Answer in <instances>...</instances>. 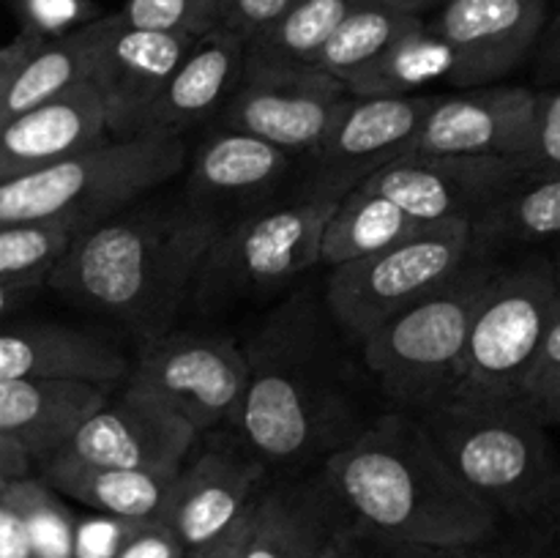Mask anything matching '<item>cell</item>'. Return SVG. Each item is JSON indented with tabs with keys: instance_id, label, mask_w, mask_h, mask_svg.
Masks as SVG:
<instances>
[{
	"instance_id": "obj_1",
	"label": "cell",
	"mask_w": 560,
	"mask_h": 558,
	"mask_svg": "<svg viewBox=\"0 0 560 558\" xmlns=\"http://www.w3.org/2000/svg\"><path fill=\"white\" fill-rule=\"evenodd\" d=\"M241 348L249 377L230 430L271 479L315 474L386 410L375 408L381 388L328 310L323 279L268 306Z\"/></svg>"
},
{
	"instance_id": "obj_2",
	"label": "cell",
	"mask_w": 560,
	"mask_h": 558,
	"mask_svg": "<svg viewBox=\"0 0 560 558\" xmlns=\"http://www.w3.org/2000/svg\"><path fill=\"white\" fill-rule=\"evenodd\" d=\"M219 224L162 186L77 235L47 288L80 310L120 323L137 345L170 332Z\"/></svg>"
},
{
	"instance_id": "obj_3",
	"label": "cell",
	"mask_w": 560,
	"mask_h": 558,
	"mask_svg": "<svg viewBox=\"0 0 560 558\" xmlns=\"http://www.w3.org/2000/svg\"><path fill=\"white\" fill-rule=\"evenodd\" d=\"M320 474L345 518L383 547L446 550L503 528L501 514L454 479L408 410H383Z\"/></svg>"
},
{
	"instance_id": "obj_4",
	"label": "cell",
	"mask_w": 560,
	"mask_h": 558,
	"mask_svg": "<svg viewBox=\"0 0 560 558\" xmlns=\"http://www.w3.org/2000/svg\"><path fill=\"white\" fill-rule=\"evenodd\" d=\"M408 414L470 496L503 520L534 518L558 465L547 427L523 399L454 383Z\"/></svg>"
},
{
	"instance_id": "obj_5",
	"label": "cell",
	"mask_w": 560,
	"mask_h": 558,
	"mask_svg": "<svg viewBox=\"0 0 560 558\" xmlns=\"http://www.w3.org/2000/svg\"><path fill=\"white\" fill-rule=\"evenodd\" d=\"M331 200L279 202L219 230L191 282L184 315L213 323L249 306H271L320 268V235Z\"/></svg>"
},
{
	"instance_id": "obj_6",
	"label": "cell",
	"mask_w": 560,
	"mask_h": 558,
	"mask_svg": "<svg viewBox=\"0 0 560 558\" xmlns=\"http://www.w3.org/2000/svg\"><path fill=\"white\" fill-rule=\"evenodd\" d=\"M184 137L102 140L31 175L0 181V224L69 222L77 233L104 222L184 173Z\"/></svg>"
},
{
	"instance_id": "obj_7",
	"label": "cell",
	"mask_w": 560,
	"mask_h": 558,
	"mask_svg": "<svg viewBox=\"0 0 560 558\" xmlns=\"http://www.w3.org/2000/svg\"><path fill=\"white\" fill-rule=\"evenodd\" d=\"M501 260L476 249L452 279L361 342L388 408L416 410L459 381L476 310Z\"/></svg>"
},
{
	"instance_id": "obj_8",
	"label": "cell",
	"mask_w": 560,
	"mask_h": 558,
	"mask_svg": "<svg viewBox=\"0 0 560 558\" xmlns=\"http://www.w3.org/2000/svg\"><path fill=\"white\" fill-rule=\"evenodd\" d=\"M468 222L427 224L421 233L370 257L326 268L323 295L353 342L413 306L474 257Z\"/></svg>"
},
{
	"instance_id": "obj_9",
	"label": "cell",
	"mask_w": 560,
	"mask_h": 558,
	"mask_svg": "<svg viewBox=\"0 0 560 558\" xmlns=\"http://www.w3.org/2000/svg\"><path fill=\"white\" fill-rule=\"evenodd\" d=\"M558 304L547 252H528L520 260L503 257L476 310L457 383L517 397Z\"/></svg>"
},
{
	"instance_id": "obj_10",
	"label": "cell",
	"mask_w": 560,
	"mask_h": 558,
	"mask_svg": "<svg viewBox=\"0 0 560 558\" xmlns=\"http://www.w3.org/2000/svg\"><path fill=\"white\" fill-rule=\"evenodd\" d=\"M241 339L217 328H170L137 345L120 383L153 394L197 435L233 425L246 392Z\"/></svg>"
},
{
	"instance_id": "obj_11",
	"label": "cell",
	"mask_w": 560,
	"mask_h": 558,
	"mask_svg": "<svg viewBox=\"0 0 560 558\" xmlns=\"http://www.w3.org/2000/svg\"><path fill=\"white\" fill-rule=\"evenodd\" d=\"M435 98L438 93L350 96L320 146L310 156L299 159L288 202H339L364 186L377 170L410 151V142Z\"/></svg>"
},
{
	"instance_id": "obj_12",
	"label": "cell",
	"mask_w": 560,
	"mask_h": 558,
	"mask_svg": "<svg viewBox=\"0 0 560 558\" xmlns=\"http://www.w3.org/2000/svg\"><path fill=\"white\" fill-rule=\"evenodd\" d=\"M211 441L184 463L173 479L156 525L184 556L206 550L246 518L271 474L230 427L208 432Z\"/></svg>"
},
{
	"instance_id": "obj_13",
	"label": "cell",
	"mask_w": 560,
	"mask_h": 558,
	"mask_svg": "<svg viewBox=\"0 0 560 558\" xmlns=\"http://www.w3.org/2000/svg\"><path fill=\"white\" fill-rule=\"evenodd\" d=\"M552 0H446L424 20L446 58L443 82L463 88L492 85L528 66Z\"/></svg>"
},
{
	"instance_id": "obj_14",
	"label": "cell",
	"mask_w": 560,
	"mask_h": 558,
	"mask_svg": "<svg viewBox=\"0 0 560 558\" xmlns=\"http://www.w3.org/2000/svg\"><path fill=\"white\" fill-rule=\"evenodd\" d=\"M180 195L219 230L290 200L299 159L266 140L206 126L189 148Z\"/></svg>"
},
{
	"instance_id": "obj_15",
	"label": "cell",
	"mask_w": 560,
	"mask_h": 558,
	"mask_svg": "<svg viewBox=\"0 0 560 558\" xmlns=\"http://www.w3.org/2000/svg\"><path fill=\"white\" fill-rule=\"evenodd\" d=\"M536 126V88L517 82L438 93L410 151L416 156L523 159Z\"/></svg>"
},
{
	"instance_id": "obj_16",
	"label": "cell",
	"mask_w": 560,
	"mask_h": 558,
	"mask_svg": "<svg viewBox=\"0 0 560 558\" xmlns=\"http://www.w3.org/2000/svg\"><path fill=\"white\" fill-rule=\"evenodd\" d=\"M350 93L323 71L244 77L211 126L241 131L304 159L315 151L348 104Z\"/></svg>"
},
{
	"instance_id": "obj_17",
	"label": "cell",
	"mask_w": 560,
	"mask_h": 558,
	"mask_svg": "<svg viewBox=\"0 0 560 558\" xmlns=\"http://www.w3.org/2000/svg\"><path fill=\"white\" fill-rule=\"evenodd\" d=\"M197 432L153 394L120 383L71 435L66 452L93 465L148 474H178L197 443Z\"/></svg>"
},
{
	"instance_id": "obj_18",
	"label": "cell",
	"mask_w": 560,
	"mask_h": 558,
	"mask_svg": "<svg viewBox=\"0 0 560 558\" xmlns=\"http://www.w3.org/2000/svg\"><path fill=\"white\" fill-rule=\"evenodd\" d=\"M520 175H525L520 159L405 153L377 170L364 189L397 202L419 222L470 224Z\"/></svg>"
},
{
	"instance_id": "obj_19",
	"label": "cell",
	"mask_w": 560,
	"mask_h": 558,
	"mask_svg": "<svg viewBox=\"0 0 560 558\" xmlns=\"http://www.w3.org/2000/svg\"><path fill=\"white\" fill-rule=\"evenodd\" d=\"M191 44L195 38L180 33L126 27L118 16V25L98 49L88 77L102 98L109 140H131L145 131V120L159 93Z\"/></svg>"
},
{
	"instance_id": "obj_20",
	"label": "cell",
	"mask_w": 560,
	"mask_h": 558,
	"mask_svg": "<svg viewBox=\"0 0 560 558\" xmlns=\"http://www.w3.org/2000/svg\"><path fill=\"white\" fill-rule=\"evenodd\" d=\"M246 42L228 27H213L195 38L159 93L142 135L184 137L213 124L244 80Z\"/></svg>"
},
{
	"instance_id": "obj_21",
	"label": "cell",
	"mask_w": 560,
	"mask_h": 558,
	"mask_svg": "<svg viewBox=\"0 0 560 558\" xmlns=\"http://www.w3.org/2000/svg\"><path fill=\"white\" fill-rule=\"evenodd\" d=\"M113 386L82 377L0 381V435L25 449L31 463H47L69 446L77 427L107 403Z\"/></svg>"
},
{
	"instance_id": "obj_22",
	"label": "cell",
	"mask_w": 560,
	"mask_h": 558,
	"mask_svg": "<svg viewBox=\"0 0 560 558\" xmlns=\"http://www.w3.org/2000/svg\"><path fill=\"white\" fill-rule=\"evenodd\" d=\"M102 140H107L102 98L85 80L0 129V181L31 175Z\"/></svg>"
},
{
	"instance_id": "obj_23",
	"label": "cell",
	"mask_w": 560,
	"mask_h": 558,
	"mask_svg": "<svg viewBox=\"0 0 560 558\" xmlns=\"http://www.w3.org/2000/svg\"><path fill=\"white\" fill-rule=\"evenodd\" d=\"M339 518L320 470L271 479L249 509L238 558H306Z\"/></svg>"
},
{
	"instance_id": "obj_24",
	"label": "cell",
	"mask_w": 560,
	"mask_h": 558,
	"mask_svg": "<svg viewBox=\"0 0 560 558\" xmlns=\"http://www.w3.org/2000/svg\"><path fill=\"white\" fill-rule=\"evenodd\" d=\"M129 356L102 334L60 323H20L0 328V381L16 377H82L115 386Z\"/></svg>"
},
{
	"instance_id": "obj_25",
	"label": "cell",
	"mask_w": 560,
	"mask_h": 558,
	"mask_svg": "<svg viewBox=\"0 0 560 558\" xmlns=\"http://www.w3.org/2000/svg\"><path fill=\"white\" fill-rule=\"evenodd\" d=\"M38 470H42L38 479L52 487L58 496L71 498L104 518L124 520V523H156L173 479L178 476L93 465L66 449L38 465Z\"/></svg>"
},
{
	"instance_id": "obj_26",
	"label": "cell",
	"mask_w": 560,
	"mask_h": 558,
	"mask_svg": "<svg viewBox=\"0 0 560 558\" xmlns=\"http://www.w3.org/2000/svg\"><path fill=\"white\" fill-rule=\"evenodd\" d=\"M115 25H118V14H107L71 27L60 36L44 38L42 47L0 88V129L16 115L42 107L69 88L85 82L91 77L98 49Z\"/></svg>"
},
{
	"instance_id": "obj_27",
	"label": "cell",
	"mask_w": 560,
	"mask_h": 558,
	"mask_svg": "<svg viewBox=\"0 0 560 558\" xmlns=\"http://www.w3.org/2000/svg\"><path fill=\"white\" fill-rule=\"evenodd\" d=\"M474 246L509 257L560 241V173H525L470 222Z\"/></svg>"
},
{
	"instance_id": "obj_28",
	"label": "cell",
	"mask_w": 560,
	"mask_h": 558,
	"mask_svg": "<svg viewBox=\"0 0 560 558\" xmlns=\"http://www.w3.org/2000/svg\"><path fill=\"white\" fill-rule=\"evenodd\" d=\"M355 0H299L273 25L246 42L244 77H282L310 71L334 27Z\"/></svg>"
},
{
	"instance_id": "obj_29",
	"label": "cell",
	"mask_w": 560,
	"mask_h": 558,
	"mask_svg": "<svg viewBox=\"0 0 560 558\" xmlns=\"http://www.w3.org/2000/svg\"><path fill=\"white\" fill-rule=\"evenodd\" d=\"M424 228L427 222L405 213L397 202L359 186L337 202L323 228L320 268L370 257L421 233Z\"/></svg>"
},
{
	"instance_id": "obj_30",
	"label": "cell",
	"mask_w": 560,
	"mask_h": 558,
	"mask_svg": "<svg viewBox=\"0 0 560 558\" xmlns=\"http://www.w3.org/2000/svg\"><path fill=\"white\" fill-rule=\"evenodd\" d=\"M421 16L402 14L377 0H355L328 42L317 53L312 69L334 77L342 88L370 69L392 44L421 25Z\"/></svg>"
},
{
	"instance_id": "obj_31",
	"label": "cell",
	"mask_w": 560,
	"mask_h": 558,
	"mask_svg": "<svg viewBox=\"0 0 560 558\" xmlns=\"http://www.w3.org/2000/svg\"><path fill=\"white\" fill-rule=\"evenodd\" d=\"M77 235L69 222L0 224V282L47 284V274Z\"/></svg>"
},
{
	"instance_id": "obj_32",
	"label": "cell",
	"mask_w": 560,
	"mask_h": 558,
	"mask_svg": "<svg viewBox=\"0 0 560 558\" xmlns=\"http://www.w3.org/2000/svg\"><path fill=\"white\" fill-rule=\"evenodd\" d=\"M0 496L22 514L38 558H77V520L52 487L27 474L11 479Z\"/></svg>"
},
{
	"instance_id": "obj_33",
	"label": "cell",
	"mask_w": 560,
	"mask_h": 558,
	"mask_svg": "<svg viewBox=\"0 0 560 558\" xmlns=\"http://www.w3.org/2000/svg\"><path fill=\"white\" fill-rule=\"evenodd\" d=\"M118 16L126 27L200 38L219 27L222 0H126Z\"/></svg>"
},
{
	"instance_id": "obj_34",
	"label": "cell",
	"mask_w": 560,
	"mask_h": 558,
	"mask_svg": "<svg viewBox=\"0 0 560 558\" xmlns=\"http://www.w3.org/2000/svg\"><path fill=\"white\" fill-rule=\"evenodd\" d=\"M375 558H560V550L534 528L530 523H523L520 534L506 536L503 528L495 536L476 545L446 547V550H410V547H383Z\"/></svg>"
},
{
	"instance_id": "obj_35",
	"label": "cell",
	"mask_w": 560,
	"mask_h": 558,
	"mask_svg": "<svg viewBox=\"0 0 560 558\" xmlns=\"http://www.w3.org/2000/svg\"><path fill=\"white\" fill-rule=\"evenodd\" d=\"M520 164L525 173H560V85L536 88L534 140Z\"/></svg>"
},
{
	"instance_id": "obj_36",
	"label": "cell",
	"mask_w": 560,
	"mask_h": 558,
	"mask_svg": "<svg viewBox=\"0 0 560 558\" xmlns=\"http://www.w3.org/2000/svg\"><path fill=\"white\" fill-rule=\"evenodd\" d=\"M560 386V304L552 315V323L547 326L545 339H541L539 350H536L534 361H530L528 372H525L523 383H520V394L525 405H534L545 399L547 394L556 392Z\"/></svg>"
},
{
	"instance_id": "obj_37",
	"label": "cell",
	"mask_w": 560,
	"mask_h": 558,
	"mask_svg": "<svg viewBox=\"0 0 560 558\" xmlns=\"http://www.w3.org/2000/svg\"><path fill=\"white\" fill-rule=\"evenodd\" d=\"M299 0H222V16L219 25L228 27L244 42H252L257 33L279 20L284 11H290Z\"/></svg>"
},
{
	"instance_id": "obj_38",
	"label": "cell",
	"mask_w": 560,
	"mask_h": 558,
	"mask_svg": "<svg viewBox=\"0 0 560 558\" xmlns=\"http://www.w3.org/2000/svg\"><path fill=\"white\" fill-rule=\"evenodd\" d=\"M377 550H381V545L361 534L342 512V518L331 525V531L323 536L320 545L306 558H375Z\"/></svg>"
},
{
	"instance_id": "obj_39",
	"label": "cell",
	"mask_w": 560,
	"mask_h": 558,
	"mask_svg": "<svg viewBox=\"0 0 560 558\" xmlns=\"http://www.w3.org/2000/svg\"><path fill=\"white\" fill-rule=\"evenodd\" d=\"M528 66L534 69L536 88L560 85V9H552Z\"/></svg>"
},
{
	"instance_id": "obj_40",
	"label": "cell",
	"mask_w": 560,
	"mask_h": 558,
	"mask_svg": "<svg viewBox=\"0 0 560 558\" xmlns=\"http://www.w3.org/2000/svg\"><path fill=\"white\" fill-rule=\"evenodd\" d=\"M0 558H38L22 514L0 496Z\"/></svg>"
},
{
	"instance_id": "obj_41",
	"label": "cell",
	"mask_w": 560,
	"mask_h": 558,
	"mask_svg": "<svg viewBox=\"0 0 560 558\" xmlns=\"http://www.w3.org/2000/svg\"><path fill=\"white\" fill-rule=\"evenodd\" d=\"M44 38L47 36H44L42 31H36V27H25L20 36L11 38L9 44L0 47V88L5 85V80H9V77L14 74L38 47H42Z\"/></svg>"
},
{
	"instance_id": "obj_42",
	"label": "cell",
	"mask_w": 560,
	"mask_h": 558,
	"mask_svg": "<svg viewBox=\"0 0 560 558\" xmlns=\"http://www.w3.org/2000/svg\"><path fill=\"white\" fill-rule=\"evenodd\" d=\"M528 523L534 525V528H539L560 550V468L556 479H552L550 490H547L545 501L539 503V509H536V514Z\"/></svg>"
},
{
	"instance_id": "obj_43",
	"label": "cell",
	"mask_w": 560,
	"mask_h": 558,
	"mask_svg": "<svg viewBox=\"0 0 560 558\" xmlns=\"http://www.w3.org/2000/svg\"><path fill=\"white\" fill-rule=\"evenodd\" d=\"M27 474H31V457L25 454V449L11 441V438L0 435V476L22 479Z\"/></svg>"
},
{
	"instance_id": "obj_44",
	"label": "cell",
	"mask_w": 560,
	"mask_h": 558,
	"mask_svg": "<svg viewBox=\"0 0 560 558\" xmlns=\"http://www.w3.org/2000/svg\"><path fill=\"white\" fill-rule=\"evenodd\" d=\"M249 518V512H246ZM246 518L241 520L235 528H230L222 539H217L213 545H208L206 550L200 553H191L186 558H238L241 556V542H244V528H246Z\"/></svg>"
},
{
	"instance_id": "obj_45",
	"label": "cell",
	"mask_w": 560,
	"mask_h": 558,
	"mask_svg": "<svg viewBox=\"0 0 560 558\" xmlns=\"http://www.w3.org/2000/svg\"><path fill=\"white\" fill-rule=\"evenodd\" d=\"M42 282H25V284H3L0 282V317L11 315V312L22 310L31 304L42 290Z\"/></svg>"
},
{
	"instance_id": "obj_46",
	"label": "cell",
	"mask_w": 560,
	"mask_h": 558,
	"mask_svg": "<svg viewBox=\"0 0 560 558\" xmlns=\"http://www.w3.org/2000/svg\"><path fill=\"white\" fill-rule=\"evenodd\" d=\"M377 3L388 5V9H394V11H402V14L421 16V20H427V16H430L432 11L441 9L446 0H377Z\"/></svg>"
},
{
	"instance_id": "obj_47",
	"label": "cell",
	"mask_w": 560,
	"mask_h": 558,
	"mask_svg": "<svg viewBox=\"0 0 560 558\" xmlns=\"http://www.w3.org/2000/svg\"><path fill=\"white\" fill-rule=\"evenodd\" d=\"M528 408L534 410L536 419H539L545 427H560V386L556 392L547 394L545 399H539V403L528 405Z\"/></svg>"
},
{
	"instance_id": "obj_48",
	"label": "cell",
	"mask_w": 560,
	"mask_h": 558,
	"mask_svg": "<svg viewBox=\"0 0 560 558\" xmlns=\"http://www.w3.org/2000/svg\"><path fill=\"white\" fill-rule=\"evenodd\" d=\"M547 257H550L552 277H556V282H558V290H560V241H556V244H552V249L547 252Z\"/></svg>"
},
{
	"instance_id": "obj_49",
	"label": "cell",
	"mask_w": 560,
	"mask_h": 558,
	"mask_svg": "<svg viewBox=\"0 0 560 558\" xmlns=\"http://www.w3.org/2000/svg\"><path fill=\"white\" fill-rule=\"evenodd\" d=\"M9 481H11V479H5V476H0V492L5 490V485H9Z\"/></svg>"
},
{
	"instance_id": "obj_50",
	"label": "cell",
	"mask_w": 560,
	"mask_h": 558,
	"mask_svg": "<svg viewBox=\"0 0 560 558\" xmlns=\"http://www.w3.org/2000/svg\"><path fill=\"white\" fill-rule=\"evenodd\" d=\"M552 9H560V0H552Z\"/></svg>"
}]
</instances>
